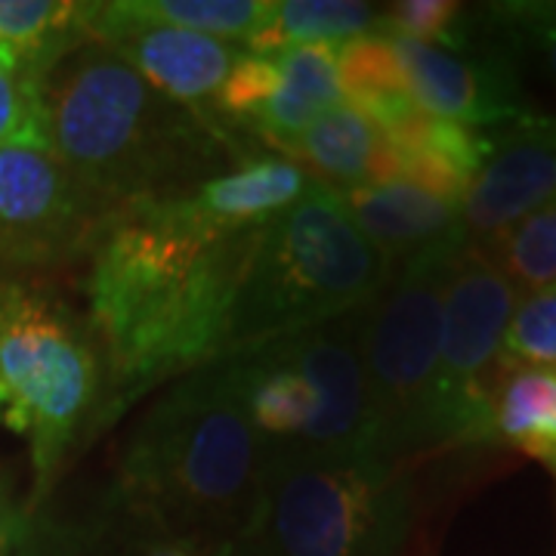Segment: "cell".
Here are the masks:
<instances>
[{
  "label": "cell",
  "instance_id": "6da1fadb",
  "mask_svg": "<svg viewBox=\"0 0 556 556\" xmlns=\"http://www.w3.org/2000/svg\"><path fill=\"white\" fill-rule=\"evenodd\" d=\"M257 229L207 239L167 217L159 201L105 219L87 254L84 294L109 368L112 420L152 387L217 362Z\"/></svg>",
  "mask_w": 556,
  "mask_h": 556
},
{
  "label": "cell",
  "instance_id": "7a4b0ae2",
  "mask_svg": "<svg viewBox=\"0 0 556 556\" xmlns=\"http://www.w3.org/2000/svg\"><path fill=\"white\" fill-rule=\"evenodd\" d=\"M38 109L47 149L109 217L211 179L229 139L87 35L38 68Z\"/></svg>",
  "mask_w": 556,
  "mask_h": 556
},
{
  "label": "cell",
  "instance_id": "3957f363",
  "mask_svg": "<svg viewBox=\"0 0 556 556\" xmlns=\"http://www.w3.org/2000/svg\"><path fill=\"white\" fill-rule=\"evenodd\" d=\"M266 464L269 452L244 412L239 358H219L182 375L139 417L112 485L179 535L232 551Z\"/></svg>",
  "mask_w": 556,
  "mask_h": 556
},
{
  "label": "cell",
  "instance_id": "277c9868",
  "mask_svg": "<svg viewBox=\"0 0 556 556\" xmlns=\"http://www.w3.org/2000/svg\"><path fill=\"white\" fill-rule=\"evenodd\" d=\"M393 266L358 232L338 192L313 182L263 223L244 260L219 338V358L257 353L371 306Z\"/></svg>",
  "mask_w": 556,
  "mask_h": 556
},
{
  "label": "cell",
  "instance_id": "5b68a950",
  "mask_svg": "<svg viewBox=\"0 0 556 556\" xmlns=\"http://www.w3.org/2000/svg\"><path fill=\"white\" fill-rule=\"evenodd\" d=\"M0 387L10 396L3 427L28 439L43 497L68 457L112 424V390L87 316L20 276H0Z\"/></svg>",
  "mask_w": 556,
  "mask_h": 556
},
{
  "label": "cell",
  "instance_id": "8992f818",
  "mask_svg": "<svg viewBox=\"0 0 556 556\" xmlns=\"http://www.w3.org/2000/svg\"><path fill=\"white\" fill-rule=\"evenodd\" d=\"M412 514L402 460L269 457L232 556H399Z\"/></svg>",
  "mask_w": 556,
  "mask_h": 556
},
{
  "label": "cell",
  "instance_id": "52a82bcc",
  "mask_svg": "<svg viewBox=\"0 0 556 556\" xmlns=\"http://www.w3.org/2000/svg\"><path fill=\"white\" fill-rule=\"evenodd\" d=\"M467 241H442L405 260L362 316V368L378 455L433 448V387L445 291Z\"/></svg>",
  "mask_w": 556,
  "mask_h": 556
},
{
  "label": "cell",
  "instance_id": "ba28073f",
  "mask_svg": "<svg viewBox=\"0 0 556 556\" xmlns=\"http://www.w3.org/2000/svg\"><path fill=\"white\" fill-rule=\"evenodd\" d=\"M519 291L479 248L467 244L445 291L433 387V445H489L501 343Z\"/></svg>",
  "mask_w": 556,
  "mask_h": 556
},
{
  "label": "cell",
  "instance_id": "9c48e42d",
  "mask_svg": "<svg viewBox=\"0 0 556 556\" xmlns=\"http://www.w3.org/2000/svg\"><path fill=\"white\" fill-rule=\"evenodd\" d=\"M109 214L62 167L43 139L0 146V263L53 269L87 257Z\"/></svg>",
  "mask_w": 556,
  "mask_h": 556
},
{
  "label": "cell",
  "instance_id": "30bf717a",
  "mask_svg": "<svg viewBox=\"0 0 556 556\" xmlns=\"http://www.w3.org/2000/svg\"><path fill=\"white\" fill-rule=\"evenodd\" d=\"M84 31L127 62L161 97L211 121H217L214 100L223 80L244 56V47L239 43L195 35L164 22L139 20L124 0L87 3Z\"/></svg>",
  "mask_w": 556,
  "mask_h": 556
},
{
  "label": "cell",
  "instance_id": "8fae6325",
  "mask_svg": "<svg viewBox=\"0 0 556 556\" xmlns=\"http://www.w3.org/2000/svg\"><path fill=\"white\" fill-rule=\"evenodd\" d=\"M368 309V306H365ZM365 309L318 325L288 340L269 343L313 383L318 415L294 452L276 457L378 455L375 424L362 368V316ZM383 457V455H380Z\"/></svg>",
  "mask_w": 556,
  "mask_h": 556
},
{
  "label": "cell",
  "instance_id": "7c38bea8",
  "mask_svg": "<svg viewBox=\"0 0 556 556\" xmlns=\"http://www.w3.org/2000/svg\"><path fill=\"white\" fill-rule=\"evenodd\" d=\"M460 199L464 239L473 248L495 241L556 195V115L526 112L501 134Z\"/></svg>",
  "mask_w": 556,
  "mask_h": 556
},
{
  "label": "cell",
  "instance_id": "4fadbf2b",
  "mask_svg": "<svg viewBox=\"0 0 556 556\" xmlns=\"http://www.w3.org/2000/svg\"><path fill=\"white\" fill-rule=\"evenodd\" d=\"M408 97L420 112L467 127H495L526 115L514 65L501 56H464L430 43L393 38Z\"/></svg>",
  "mask_w": 556,
  "mask_h": 556
},
{
  "label": "cell",
  "instance_id": "5bb4252c",
  "mask_svg": "<svg viewBox=\"0 0 556 556\" xmlns=\"http://www.w3.org/2000/svg\"><path fill=\"white\" fill-rule=\"evenodd\" d=\"M20 556H232L199 538L179 535L109 485L93 504L62 519L22 522Z\"/></svg>",
  "mask_w": 556,
  "mask_h": 556
},
{
  "label": "cell",
  "instance_id": "9a60e30c",
  "mask_svg": "<svg viewBox=\"0 0 556 556\" xmlns=\"http://www.w3.org/2000/svg\"><path fill=\"white\" fill-rule=\"evenodd\" d=\"M309 186L313 179L303 174L300 164L273 155L239 161V167L204 179L195 189L159 204L179 226L207 239H223L269 223L303 199Z\"/></svg>",
  "mask_w": 556,
  "mask_h": 556
},
{
  "label": "cell",
  "instance_id": "2e32d148",
  "mask_svg": "<svg viewBox=\"0 0 556 556\" xmlns=\"http://www.w3.org/2000/svg\"><path fill=\"white\" fill-rule=\"evenodd\" d=\"M338 195L358 232L378 248L393 269L427 248L464 239L460 201L433 195L412 182H380Z\"/></svg>",
  "mask_w": 556,
  "mask_h": 556
},
{
  "label": "cell",
  "instance_id": "e0dca14e",
  "mask_svg": "<svg viewBox=\"0 0 556 556\" xmlns=\"http://www.w3.org/2000/svg\"><path fill=\"white\" fill-rule=\"evenodd\" d=\"M281 152L294 164L300 161L303 174L331 192L396 182V161L383 130L353 105L325 112L303 134L285 142Z\"/></svg>",
  "mask_w": 556,
  "mask_h": 556
},
{
  "label": "cell",
  "instance_id": "ac0fdd59",
  "mask_svg": "<svg viewBox=\"0 0 556 556\" xmlns=\"http://www.w3.org/2000/svg\"><path fill=\"white\" fill-rule=\"evenodd\" d=\"M244 412L269 457L294 452L318 415V393L276 346L239 356Z\"/></svg>",
  "mask_w": 556,
  "mask_h": 556
},
{
  "label": "cell",
  "instance_id": "d6986e66",
  "mask_svg": "<svg viewBox=\"0 0 556 556\" xmlns=\"http://www.w3.org/2000/svg\"><path fill=\"white\" fill-rule=\"evenodd\" d=\"M278 90L254 121V134L285 146L303 134L325 112L343 105L338 78V47L334 43H298L276 56Z\"/></svg>",
  "mask_w": 556,
  "mask_h": 556
},
{
  "label": "cell",
  "instance_id": "ffe728a7",
  "mask_svg": "<svg viewBox=\"0 0 556 556\" xmlns=\"http://www.w3.org/2000/svg\"><path fill=\"white\" fill-rule=\"evenodd\" d=\"M492 442L544 464L556 479V368H501L489 412Z\"/></svg>",
  "mask_w": 556,
  "mask_h": 556
},
{
  "label": "cell",
  "instance_id": "44dd1931",
  "mask_svg": "<svg viewBox=\"0 0 556 556\" xmlns=\"http://www.w3.org/2000/svg\"><path fill=\"white\" fill-rule=\"evenodd\" d=\"M338 78L343 100H350V105L368 115L380 130L396 127L417 109L408 97L393 40L383 31H368L340 43Z\"/></svg>",
  "mask_w": 556,
  "mask_h": 556
},
{
  "label": "cell",
  "instance_id": "7402d4cb",
  "mask_svg": "<svg viewBox=\"0 0 556 556\" xmlns=\"http://www.w3.org/2000/svg\"><path fill=\"white\" fill-rule=\"evenodd\" d=\"M380 10L353 0H276L266 25L248 40V53L273 56L298 43H346L378 31Z\"/></svg>",
  "mask_w": 556,
  "mask_h": 556
},
{
  "label": "cell",
  "instance_id": "603a6c76",
  "mask_svg": "<svg viewBox=\"0 0 556 556\" xmlns=\"http://www.w3.org/2000/svg\"><path fill=\"white\" fill-rule=\"evenodd\" d=\"M87 3L72 0H0V43L38 72L84 31Z\"/></svg>",
  "mask_w": 556,
  "mask_h": 556
},
{
  "label": "cell",
  "instance_id": "cb8c5ba5",
  "mask_svg": "<svg viewBox=\"0 0 556 556\" xmlns=\"http://www.w3.org/2000/svg\"><path fill=\"white\" fill-rule=\"evenodd\" d=\"M495 263L519 298L541 291L556 281V195L544 201L529 217L514 223L495 241L479 248Z\"/></svg>",
  "mask_w": 556,
  "mask_h": 556
},
{
  "label": "cell",
  "instance_id": "d4e9b609",
  "mask_svg": "<svg viewBox=\"0 0 556 556\" xmlns=\"http://www.w3.org/2000/svg\"><path fill=\"white\" fill-rule=\"evenodd\" d=\"M124 3L139 20L164 22L226 43H248L266 25L276 0H124Z\"/></svg>",
  "mask_w": 556,
  "mask_h": 556
},
{
  "label": "cell",
  "instance_id": "484cf974",
  "mask_svg": "<svg viewBox=\"0 0 556 556\" xmlns=\"http://www.w3.org/2000/svg\"><path fill=\"white\" fill-rule=\"evenodd\" d=\"M514 365L556 368V281L519 298L501 343V368Z\"/></svg>",
  "mask_w": 556,
  "mask_h": 556
},
{
  "label": "cell",
  "instance_id": "4316f807",
  "mask_svg": "<svg viewBox=\"0 0 556 556\" xmlns=\"http://www.w3.org/2000/svg\"><path fill=\"white\" fill-rule=\"evenodd\" d=\"M378 31L393 38L430 43L439 50H464L467 31H464V7L452 0H402L393 3L390 13H380Z\"/></svg>",
  "mask_w": 556,
  "mask_h": 556
},
{
  "label": "cell",
  "instance_id": "83f0119b",
  "mask_svg": "<svg viewBox=\"0 0 556 556\" xmlns=\"http://www.w3.org/2000/svg\"><path fill=\"white\" fill-rule=\"evenodd\" d=\"M278 90V65L273 56H257L248 53L241 56L232 72L226 75L219 87L217 100H214V118L226 124H239V127H254L260 112L269 105ZM229 130V127H226Z\"/></svg>",
  "mask_w": 556,
  "mask_h": 556
},
{
  "label": "cell",
  "instance_id": "f1b7e54d",
  "mask_svg": "<svg viewBox=\"0 0 556 556\" xmlns=\"http://www.w3.org/2000/svg\"><path fill=\"white\" fill-rule=\"evenodd\" d=\"M40 137L38 72L0 43V146Z\"/></svg>",
  "mask_w": 556,
  "mask_h": 556
},
{
  "label": "cell",
  "instance_id": "f546056e",
  "mask_svg": "<svg viewBox=\"0 0 556 556\" xmlns=\"http://www.w3.org/2000/svg\"><path fill=\"white\" fill-rule=\"evenodd\" d=\"M22 522H25V517L20 514V507L13 504L10 482L0 473V556L13 554V547H16V541H20Z\"/></svg>",
  "mask_w": 556,
  "mask_h": 556
},
{
  "label": "cell",
  "instance_id": "4dcf8cb0",
  "mask_svg": "<svg viewBox=\"0 0 556 556\" xmlns=\"http://www.w3.org/2000/svg\"><path fill=\"white\" fill-rule=\"evenodd\" d=\"M7 408H10V396H7V390L0 387V424L7 420Z\"/></svg>",
  "mask_w": 556,
  "mask_h": 556
}]
</instances>
